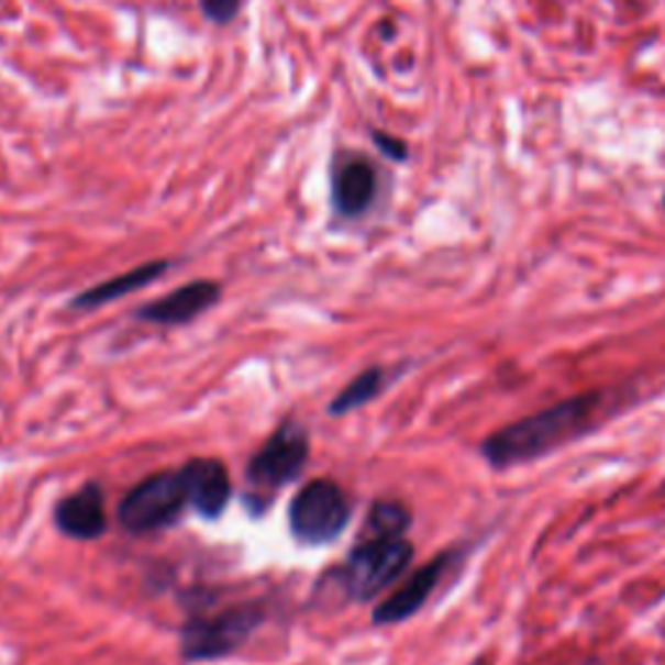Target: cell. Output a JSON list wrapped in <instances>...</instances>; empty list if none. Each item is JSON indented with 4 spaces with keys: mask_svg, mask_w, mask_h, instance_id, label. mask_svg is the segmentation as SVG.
I'll list each match as a JSON object with an SVG mask.
<instances>
[{
    "mask_svg": "<svg viewBox=\"0 0 665 665\" xmlns=\"http://www.w3.org/2000/svg\"><path fill=\"white\" fill-rule=\"evenodd\" d=\"M310 461V434L304 424L286 419L247 463V502L266 507L281 486L297 481Z\"/></svg>",
    "mask_w": 665,
    "mask_h": 665,
    "instance_id": "2",
    "label": "cell"
},
{
    "mask_svg": "<svg viewBox=\"0 0 665 665\" xmlns=\"http://www.w3.org/2000/svg\"><path fill=\"white\" fill-rule=\"evenodd\" d=\"M352 502L331 478H314L297 491L289 505L291 535L302 546H328L346 531Z\"/></svg>",
    "mask_w": 665,
    "mask_h": 665,
    "instance_id": "5",
    "label": "cell"
},
{
    "mask_svg": "<svg viewBox=\"0 0 665 665\" xmlns=\"http://www.w3.org/2000/svg\"><path fill=\"white\" fill-rule=\"evenodd\" d=\"M600 409V392H585L562 400L531 417L514 421L484 440L481 455L497 470L512 468L518 463H531L535 457L554 453L556 447L577 440Z\"/></svg>",
    "mask_w": 665,
    "mask_h": 665,
    "instance_id": "1",
    "label": "cell"
},
{
    "mask_svg": "<svg viewBox=\"0 0 665 665\" xmlns=\"http://www.w3.org/2000/svg\"><path fill=\"white\" fill-rule=\"evenodd\" d=\"M180 474L192 510L206 520L221 518L232 499V478H229L224 463L213 461V457H196V461L185 463Z\"/></svg>",
    "mask_w": 665,
    "mask_h": 665,
    "instance_id": "10",
    "label": "cell"
},
{
    "mask_svg": "<svg viewBox=\"0 0 665 665\" xmlns=\"http://www.w3.org/2000/svg\"><path fill=\"white\" fill-rule=\"evenodd\" d=\"M171 268L169 261H152V263H143V266L125 270V274L107 278V281L91 286V289L81 291V295L70 299V307L74 310H97V307H104L114 302V299H123L128 295H133V291L143 289V286H148L156 278L167 274Z\"/></svg>",
    "mask_w": 665,
    "mask_h": 665,
    "instance_id": "12",
    "label": "cell"
},
{
    "mask_svg": "<svg viewBox=\"0 0 665 665\" xmlns=\"http://www.w3.org/2000/svg\"><path fill=\"white\" fill-rule=\"evenodd\" d=\"M383 385H385V372L380 367L364 369L362 375H356L354 380L331 400L328 413H331V417H346V413L362 409V406H367L369 400L380 396Z\"/></svg>",
    "mask_w": 665,
    "mask_h": 665,
    "instance_id": "13",
    "label": "cell"
},
{
    "mask_svg": "<svg viewBox=\"0 0 665 665\" xmlns=\"http://www.w3.org/2000/svg\"><path fill=\"white\" fill-rule=\"evenodd\" d=\"M411 525V512L400 502H375L369 510L362 535H406Z\"/></svg>",
    "mask_w": 665,
    "mask_h": 665,
    "instance_id": "14",
    "label": "cell"
},
{
    "mask_svg": "<svg viewBox=\"0 0 665 665\" xmlns=\"http://www.w3.org/2000/svg\"><path fill=\"white\" fill-rule=\"evenodd\" d=\"M55 528L74 541H95L107 533L104 491L99 484H86L81 491L60 499L55 507Z\"/></svg>",
    "mask_w": 665,
    "mask_h": 665,
    "instance_id": "11",
    "label": "cell"
},
{
    "mask_svg": "<svg viewBox=\"0 0 665 665\" xmlns=\"http://www.w3.org/2000/svg\"><path fill=\"white\" fill-rule=\"evenodd\" d=\"M377 196V169L367 156L341 154L333 164L331 200L333 209L343 219H356L369 211Z\"/></svg>",
    "mask_w": 665,
    "mask_h": 665,
    "instance_id": "7",
    "label": "cell"
},
{
    "mask_svg": "<svg viewBox=\"0 0 665 665\" xmlns=\"http://www.w3.org/2000/svg\"><path fill=\"white\" fill-rule=\"evenodd\" d=\"M663 203H665V200H663Z\"/></svg>",
    "mask_w": 665,
    "mask_h": 665,
    "instance_id": "17",
    "label": "cell"
},
{
    "mask_svg": "<svg viewBox=\"0 0 665 665\" xmlns=\"http://www.w3.org/2000/svg\"><path fill=\"white\" fill-rule=\"evenodd\" d=\"M263 609L257 603L234 606L211 617H190L180 632V655L185 663H206L229 657L245 645L261 627Z\"/></svg>",
    "mask_w": 665,
    "mask_h": 665,
    "instance_id": "4",
    "label": "cell"
},
{
    "mask_svg": "<svg viewBox=\"0 0 665 665\" xmlns=\"http://www.w3.org/2000/svg\"><path fill=\"white\" fill-rule=\"evenodd\" d=\"M190 505L180 470H162L143 478L120 502L118 518L125 531L148 535L175 525Z\"/></svg>",
    "mask_w": 665,
    "mask_h": 665,
    "instance_id": "6",
    "label": "cell"
},
{
    "mask_svg": "<svg viewBox=\"0 0 665 665\" xmlns=\"http://www.w3.org/2000/svg\"><path fill=\"white\" fill-rule=\"evenodd\" d=\"M453 562L455 552H445L434 556L432 562H426L424 567H419L392 596H388L377 606L375 613H372V621H375V624H398V621L411 619L413 613L426 603L442 577H445V572L453 567Z\"/></svg>",
    "mask_w": 665,
    "mask_h": 665,
    "instance_id": "8",
    "label": "cell"
},
{
    "mask_svg": "<svg viewBox=\"0 0 665 665\" xmlns=\"http://www.w3.org/2000/svg\"><path fill=\"white\" fill-rule=\"evenodd\" d=\"M242 0H200V9L209 16L213 24H229L240 13Z\"/></svg>",
    "mask_w": 665,
    "mask_h": 665,
    "instance_id": "15",
    "label": "cell"
},
{
    "mask_svg": "<svg viewBox=\"0 0 665 665\" xmlns=\"http://www.w3.org/2000/svg\"><path fill=\"white\" fill-rule=\"evenodd\" d=\"M413 559L406 535H362L343 564V585L354 600H372L388 590Z\"/></svg>",
    "mask_w": 665,
    "mask_h": 665,
    "instance_id": "3",
    "label": "cell"
},
{
    "mask_svg": "<svg viewBox=\"0 0 665 665\" xmlns=\"http://www.w3.org/2000/svg\"><path fill=\"white\" fill-rule=\"evenodd\" d=\"M221 297V286L217 281H190L180 286V289L169 291L156 302L143 304L135 318L143 320V323L152 325H188L190 320L200 318L203 312H209L213 304L219 302Z\"/></svg>",
    "mask_w": 665,
    "mask_h": 665,
    "instance_id": "9",
    "label": "cell"
},
{
    "mask_svg": "<svg viewBox=\"0 0 665 665\" xmlns=\"http://www.w3.org/2000/svg\"><path fill=\"white\" fill-rule=\"evenodd\" d=\"M372 138H375L377 146H380V152L388 154L390 159L403 162L406 156H409V148H406V143L398 141V138H392V135H388V133L375 131V133H372Z\"/></svg>",
    "mask_w": 665,
    "mask_h": 665,
    "instance_id": "16",
    "label": "cell"
}]
</instances>
